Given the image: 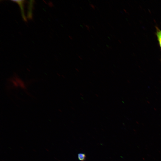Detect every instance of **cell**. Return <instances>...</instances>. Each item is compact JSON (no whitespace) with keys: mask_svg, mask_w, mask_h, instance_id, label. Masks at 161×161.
<instances>
[{"mask_svg":"<svg viewBox=\"0 0 161 161\" xmlns=\"http://www.w3.org/2000/svg\"><path fill=\"white\" fill-rule=\"evenodd\" d=\"M155 35L157 37L159 45L161 50V30L157 27L156 26Z\"/></svg>","mask_w":161,"mask_h":161,"instance_id":"1","label":"cell"},{"mask_svg":"<svg viewBox=\"0 0 161 161\" xmlns=\"http://www.w3.org/2000/svg\"><path fill=\"white\" fill-rule=\"evenodd\" d=\"M78 157L79 160L83 161L85 160L86 156L84 153H79L78 154Z\"/></svg>","mask_w":161,"mask_h":161,"instance_id":"2","label":"cell"},{"mask_svg":"<svg viewBox=\"0 0 161 161\" xmlns=\"http://www.w3.org/2000/svg\"><path fill=\"white\" fill-rule=\"evenodd\" d=\"M16 79H16V80L18 83H19L20 86L23 88H24L25 86L23 81H22L20 79L18 78Z\"/></svg>","mask_w":161,"mask_h":161,"instance_id":"3","label":"cell"},{"mask_svg":"<svg viewBox=\"0 0 161 161\" xmlns=\"http://www.w3.org/2000/svg\"><path fill=\"white\" fill-rule=\"evenodd\" d=\"M90 5L93 8V9H95V6H94L92 4H90Z\"/></svg>","mask_w":161,"mask_h":161,"instance_id":"4","label":"cell"},{"mask_svg":"<svg viewBox=\"0 0 161 161\" xmlns=\"http://www.w3.org/2000/svg\"><path fill=\"white\" fill-rule=\"evenodd\" d=\"M86 27H87V28L88 29H89V27L88 26H87V25H86Z\"/></svg>","mask_w":161,"mask_h":161,"instance_id":"5","label":"cell"}]
</instances>
